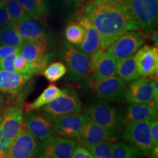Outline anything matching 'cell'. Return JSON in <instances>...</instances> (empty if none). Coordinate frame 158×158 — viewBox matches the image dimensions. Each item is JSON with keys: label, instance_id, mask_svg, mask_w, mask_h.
<instances>
[{"label": "cell", "instance_id": "obj_1", "mask_svg": "<svg viewBox=\"0 0 158 158\" xmlns=\"http://www.w3.org/2000/svg\"><path fill=\"white\" fill-rule=\"evenodd\" d=\"M76 15L88 17L98 31L105 50L126 31L139 30L130 14L126 0H91Z\"/></svg>", "mask_w": 158, "mask_h": 158}, {"label": "cell", "instance_id": "obj_2", "mask_svg": "<svg viewBox=\"0 0 158 158\" xmlns=\"http://www.w3.org/2000/svg\"><path fill=\"white\" fill-rule=\"evenodd\" d=\"M85 115L103 128L111 139L121 131L122 120L118 111L102 99L91 102L85 110Z\"/></svg>", "mask_w": 158, "mask_h": 158}, {"label": "cell", "instance_id": "obj_3", "mask_svg": "<svg viewBox=\"0 0 158 158\" xmlns=\"http://www.w3.org/2000/svg\"><path fill=\"white\" fill-rule=\"evenodd\" d=\"M130 14L138 28L147 33L155 28L158 16V0H126Z\"/></svg>", "mask_w": 158, "mask_h": 158}, {"label": "cell", "instance_id": "obj_4", "mask_svg": "<svg viewBox=\"0 0 158 158\" xmlns=\"http://www.w3.org/2000/svg\"><path fill=\"white\" fill-rule=\"evenodd\" d=\"M81 107V102L76 92L66 89L64 94L43 106L40 109L42 113L54 122L59 116L79 112Z\"/></svg>", "mask_w": 158, "mask_h": 158}, {"label": "cell", "instance_id": "obj_5", "mask_svg": "<svg viewBox=\"0 0 158 158\" xmlns=\"http://www.w3.org/2000/svg\"><path fill=\"white\" fill-rule=\"evenodd\" d=\"M146 37L138 30H130L120 35L107 47V51L116 59L127 58L137 52L143 43Z\"/></svg>", "mask_w": 158, "mask_h": 158}, {"label": "cell", "instance_id": "obj_6", "mask_svg": "<svg viewBox=\"0 0 158 158\" xmlns=\"http://www.w3.org/2000/svg\"><path fill=\"white\" fill-rule=\"evenodd\" d=\"M75 147L73 140L51 136L38 141L33 157L70 158Z\"/></svg>", "mask_w": 158, "mask_h": 158}, {"label": "cell", "instance_id": "obj_7", "mask_svg": "<svg viewBox=\"0 0 158 158\" xmlns=\"http://www.w3.org/2000/svg\"><path fill=\"white\" fill-rule=\"evenodd\" d=\"M123 138L143 153H148L155 149L150 134V119L130 122L126 124Z\"/></svg>", "mask_w": 158, "mask_h": 158}, {"label": "cell", "instance_id": "obj_8", "mask_svg": "<svg viewBox=\"0 0 158 158\" xmlns=\"http://www.w3.org/2000/svg\"><path fill=\"white\" fill-rule=\"evenodd\" d=\"M64 59L68 68V79L72 81H78L91 70V56L71 45H67Z\"/></svg>", "mask_w": 158, "mask_h": 158}, {"label": "cell", "instance_id": "obj_9", "mask_svg": "<svg viewBox=\"0 0 158 158\" xmlns=\"http://www.w3.org/2000/svg\"><path fill=\"white\" fill-rule=\"evenodd\" d=\"M37 140L38 139L35 138L23 124L11 142L7 152V157H33L37 145L38 143Z\"/></svg>", "mask_w": 158, "mask_h": 158}, {"label": "cell", "instance_id": "obj_10", "mask_svg": "<svg viewBox=\"0 0 158 158\" xmlns=\"http://www.w3.org/2000/svg\"><path fill=\"white\" fill-rule=\"evenodd\" d=\"M154 80L152 78L139 77L130 81L129 85L124 89V98L130 103H155L153 100Z\"/></svg>", "mask_w": 158, "mask_h": 158}, {"label": "cell", "instance_id": "obj_11", "mask_svg": "<svg viewBox=\"0 0 158 158\" xmlns=\"http://www.w3.org/2000/svg\"><path fill=\"white\" fill-rule=\"evenodd\" d=\"M89 85L99 98L106 101H118L123 95L126 83L118 76H111L90 82Z\"/></svg>", "mask_w": 158, "mask_h": 158}, {"label": "cell", "instance_id": "obj_12", "mask_svg": "<svg viewBox=\"0 0 158 158\" xmlns=\"http://www.w3.org/2000/svg\"><path fill=\"white\" fill-rule=\"evenodd\" d=\"M23 124L40 141L54 134V122L43 113L35 110L27 112L23 118Z\"/></svg>", "mask_w": 158, "mask_h": 158}, {"label": "cell", "instance_id": "obj_13", "mask_svg": "<svg viewBox=\"0 0 158 158\" xmlns=\"http://www.w3.org/2000/svg\"><path fill=\"white\" fill-rule=\"evenodd\" d=\"M86 118V115L78 114V112L59 116L54 121V133L76 139L84 127Z\"/></svg>", "mask_w": 158, "mask_h": 158}, {"label": "cell", "instance_id": "obj_14", "mask_svg": "<svg viewBox=\"0 0 158 158\" xmlns=\"http://www.w3.org/2000/svg\"><path fill=\"white\" fill-rule=\"evenodd\" d=\"M74 20L82 25L85 29L84 40L80 45H76V48L84 52V54L89 55L91 58L99 51L103 50L102 48L101 42L98 31L92 25L88 17L84 15L76 14Z\"/></svg>", "mask_w": 158, "mask_h": 158}, {"label": "cell", "instance_id": "obj_15", "mask_svg": "<svg viewBox=\"0 0 158 158\" xmlns=\"http://www.w3.org/2000/svg\"><path fill=\"white\" fill-rule=\"evenodd\" d=\"M116 60L107 51H99L92 57L91 69L94 70L90 82L98 81L102 79L116 75Z\"/></svg>", "mask_w": 158, "mask_h": 158}, {"label": "cell", "instance_id": "obj_16", "mask_svg": "<svg viewBox=\"0 0 158 158\" xmlns=\"http://www.w3.org/2000/svg\"><path fill=\"white\" fill-rule=\"evenodd\" d=\"M138 70L141 76L149 77L157 73L158 70L157 46L144 45L135 54Z\"/></svg>", "mask_w": 158, "mask_h": 158}, {"label": "cell", "instance_id": "obj_17", "mask_svg": "<svg viewBox=\"0 0 158 158\" xmlns=\"http://www.w3.org/2000/svg\"><path fill=\"white\" fill-rule=\"evenodd\" d=\"M23 110L19 106L7 108L0 116V126L5 135L10 141L23 125Z\"/></svg>", "mask_w": 158, "mask_h": 158}, {"label": "cell", "instance_id": "obj_18", "mask_svg": "<svg viewBox=\"0 0 158 158\" xmlns=\"http://www.w3.org/2000/svg\"><path fill=\"white\" fill-rule=\"evenodd\" d=\"M48 44L45 39L24 40L19 48V54L29 63L48 62L50 54H46Z\"/></svg>", "mask_w": 158, "mask_h": 158}, {"label": "cell", "instance_id": "obj_19", "mask_svg": "<svg viewBox=\"0 0 158 158\" xmlns=\"http://www.w3.org/2000/svg\"><path fill=\"white\" fill-rule=\"evenodd\" d=\"M31 78V75L0 69V90L12 96H16L21 93Z\"/></svg>", "mask_w": 158, "mask_h": 158}, {"label": "cell", "instance_id": "obj_20", "mask_svg": "<svg viewBox=\"0 0 158 158\" xmlns=\"http://www.w3.org/2000/svg\"><path fill=\"white\" fill-rule=\"evenodd\" d=\"M76 139L81 144L87 147L100 142L109 141L111 138L103 128L86 116L84 127Z\"/></svg>", "mask_w": 158, "mask_h": 158}, {"label": "cell", "instance_id": "obj_21", "mask_svg": "<svg viewBox=\"0 0 158 158\" xmlns=\"http://www.w3.org/2000/svg\"><path fill=\"white\" fill-rule=\"evenodd\" d=\"M157 104L131 103L126 108L122 122L127 124L130 122L143 121L157 118Z\"/></svg>", "mask_w": 158, "mask_h": 158}, {"label": "cell", "instance_id": "obj_22", "mask_svg": "<svg viewBox=\"0 0 158 158\" xmlns=\"http://www.w3.org/2000/svg\"><path fill=\"white\" fill-rule=\"evenodd\" d=\"M13 25L24 40H43L46 37L43 26L32 18L19 21Z\"/></svg>", "mask_w": 158, "mask_h": 158}, {"label": "cell", "instance_id": "obj_23", "mask_svg": "<svg viewBox=\"0 0 158 158\" xmlns=\"http://www.w3.org/2000/svg\"><path fill=\"white\" fill-rule=\"evenodd\" d=\"M116 74L125 82H130L141 77L135 55L116 61Z\"/></svg>", "mask_w": 158, "mask_h": 158}, {"label": "cell", "instance_id": "obj_24", "mask_svg": "<svg viewBox=\"0 0 158 158\" xmlns=\"http://www.w3.org/2000/svg\"><path fill=\"white\" fill-rule=\"evenodd\" d=\"M65 90H66V89H60L54 84L49 85L48 87L45 89L44 91L36 100H34L32 102L27 103L25 105L24 109L26 113L31 111V110H37L40 109L43 106L48 104V102H50L51 100H53L58 96H60L64 94Z\"/></svg>", "mask_w": 158, "mask_h": 158}, {"label": "cell", "instance_id": "obj_25", "mask_svg": "<svg viewBox=\"0 0 158 158\" xmlns=\"http://www.w3.org/2000/svg\"><path fill=\"white\" fill-rule=\"evenodd\" d=\"M24 40L13 27V23L0 28V45L20 47Z\"/></svg>", "mask_w": 158, "mask_h": 158}, {"label": "cell", "instance_id": "obj_26", "mask_svg": "<svg viewBox=\"0 0 158 158\" xmlns=\"http://www.w3.org/2000/svg\"><path fill=\"white\" fill-rule=\"evenodd\" d=\"M65 38L73 45H80L85 36V29L76 20H73L68 23L64 30Z\"/></svg>", "mask_w": 158, "mask_h": 158}, {"label": "cell", "instance_id": "obj_27", "mask_svg": "<svg viewBox=\"0 0 158 158\" xmlns=\"http://www.w3.org/2000/svg\"><path fill=\"white\" fill-rule=\"evenodd\" d=\"M143 152L135 147L118 142L113 144L112 157L114 158H135L141 157Z\"/></svg>", "mask_w": 158, "mask_h": 158}, {"label": "cell", "instance_id": "obj_28", "mask_svg": "<svg viewBox=\"0 0 158 158\" xmlns=\"http://www.w3.org/2000/svg\"><path fill=\"white\" fill-rule=\"evenodd\" d=\"M67 73L66 66L60 62L51 63L45 70L42 71L43 76L48 81L51 83L56 82L61 79Z\"/></svg>", "mask_w": 158, "mask_h": 158}, {"label": "cell", "instance_id": "obj_29", "mask_svg": "<svg viewBox=\"0 0 158 158\" xmlns=\"http://www.w3.org/2000/svg\"><path fill=\"white\" fill-rule=\"evenodd\" d=\"M5 7L8 11L12 23L24 19H31L30 15L23 9L17 0H7Z\"/></svg>", "mask_w": 158, "mask_h": 158}, {"label": "cell", "instance_id": "obj_30", "mask_svg": "<svg viewBox=\"0 0 158 158\" xmlns=\"http://www.w3.org/2000/svg\"><path fill=\"white\" fill-rule=\"evenodd\" d=\"M113 144L108 141L88 146L87 149L92 154L94 158H111Z\"/></svg>", "mask_w": 158, "mask_h": 158}, {"label": "cell", "instance_id": "obj_31", "mask_svg": "<svg viewBox=\"0 0 158 158\" xmlns=\"http://www.w3.org/2000/svg\"><path fill=\"white\" fill-rule=\"evenodd\" d=\"M23 9L30 15L31 18L35 20H41L44 19L38 5L35 0H17Z\"/></svg>", "mask_w": 158, "mask_h": 158}, {"label": "cell", "instance_id": "obj_32", "mask_svg": "<svg viewBox=\"0 0 158 158\" xmlns=\"http://www.w3.org/2000/svg\"><path fill=\"white\" fill-rule=\"evenodd\" d=\"M12 141L8 139L3 133L0 126V158L7 157V152L10 146Z\"/></svg>", "mask_w": 158, "mask_h": 158}, {"label": "cell", "instance_id": "obj_33", "mask_svg": "<svg viewBox=\"0 0 158 158\" xmlns=\"http://www.w3.org/2000/svg\"><path fill=\"white\" fill-rule=\"evenodd\" d=\"M150 134L152 142L154 148H157L158 146V121L157 118L150 119Z\"/></svg>", "mask_w": 158, "mask_h": 158}, {"label": "cell", "instance_id": "obj_34", "mask_svg": "<svg viewBox=\"0 0 158 158\" xmlns=\"http://www.w3.org/2000/svg\"><path fill=\"white\" fill-rule=\"evenodd\" d=\"M16 54H12L10 56H7L5 58L1 59L0 60V69L12 71V72H15V69L14 67V60Z\"/></svg>", "mask_w": 158, "mask_h": 158}, {"label": "cell", "instance_id": "obj_35", "mask_svg": "<svg viewBox=\"0 0 158 158\" xmlns=\"http://www.w3.org/2000/svg\"><path fill=\"white\" fill-rule=\"evenodd\" d=\"M73 158H94L92 154L87 148L82 147H76L73 152Z\"/></svg>", "mask_w": 158, "mask_h": 158}, {"label": "cell", "instance_id": "obj_36", "mask_svg": "<svg viewBox=\"0 0 158 158\" xmlns=\"http://www.w3.org/2000/svg\"><path fill=\"white\" fill-rule=\"evenodd\" d=\"M19 47L9 46V45H0V60L12 54H19Z\"/></svg>", "mask_w": 158, "mask_h": 158}, {"label": "cell", "instance_id": "obj_37", "mask_svg": "<svg viewBox=\"0 0 158 158\" xmlns=\"http://www.w3.org/2000/svg\"><path fill=\"white\" fill-rule=\"evenodd\" d=\"M10 23H12L8 11L5 6H1L0 7V28Z\"/></svg>", "mask_w": 158, "mask_h": 158}, {"label": "cell", "instance_id": "obj_38", "mask_svg": "<svg viewBox=\"0 0 158 158\" xmlns=\"http://www.w3.org/2000/svg\"><path fill=\"white\" fill-rule=\"evenodd\" d=\"M44 17L48 14L49 0H35Z\"/></svg>", "mask_w": 158, "mask_h": 158}, {"label": "cell", "instance_id": "obj_39", "mask_svg": "<svg viewBox=\"0 0 158 158\" xmlns=\"http://www.w3.org/2000/svg\"><path fill=\"white\" fill-rule=\"evenodd\" d=\"M153 100L154 102L157 104L158 100V80L156 78L153 81Z\"/></svg>", "mask_w": 158, "mask_h": 158}, {"label": "cell", "instance_id": "obj_40", "mask_svg": "<svg viewBox=\"0 0 158 158\" xmlns=\"http://www.w3.org/2000/svg\"><path fill=\"white\" fill-rule=\"evenodd\" d=\"M64 1L68 5H73L74 7H78L85 2V0H64Z\"/></svg>", "mask_w": 158, "mask_h": 158}, {"label": "cell", "instance_id": "obj_41", "mask_svg": "<svg viewBox=\"0 0 158 158\" xmlns=\"http://www.w3.org/2000/svg\"><path fill=\"white\" fill-rule=\"evenodd\" d=\"M149 33H152V39L153 42H154V44H155L156 46H157L158 45V33H157V29L155 28L153 29L152 31H151V32Z\"/></svg>", "mask_w": 158, "mask_h": 158}, {"label": "cell", "instance_id": "obj_42", "mask_svg": "<svg viewBox=\"0 0 158 158\" xmlns=\"http://www.w3.org/2000/svg\"><path fill=\"white\" fill-rule=\"evenodd\" d=\"M7 0H0V7L1 6H5Z\"/></svg>", "mask_w": 158, "mask_h": 158}, {"label": "cell", "instance_id": "obj_43", "mask_svg": "<svg viewBox=\"0 0 158 158\" xmlns=\"http://www.w3.org/2000/svg\"><path fill=\"white\" fill-rule=\"evenodd\" d=\"M89 1H91V0H85V2H89Z\"/></svg>", "mask_w": 158, "mask_h": 158}]
</instances>
